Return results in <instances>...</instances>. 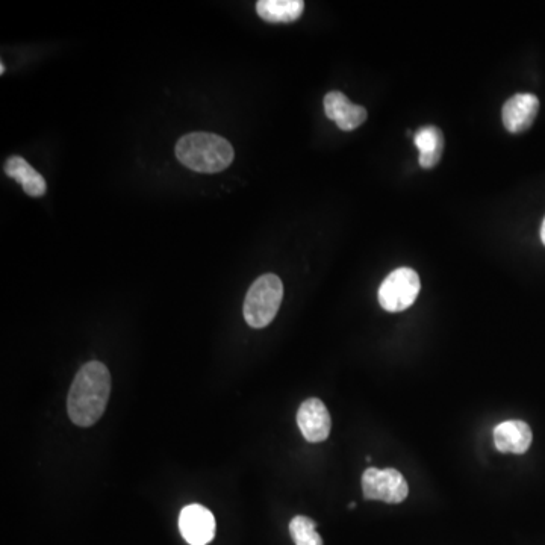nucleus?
<instances>
[{
    "mask_svg": "<svg viewBox=\"0 0 545 545\" xmlns=\"http://www.w3.org/2000/svg\"><path fill=\"white\" fill-rule=\"evenodd\" d=\"M541 241H542V244H544V246H545V218H544V222H542V226H541Z\"/></svg>",
    "mask_w": 545,
    "mask_h": 545,
    "instance_id": "2eb2a0df",
    "label": "nucleus"
},
{
    "mask_svg": "<svg viewBox=\"0 0 545 545\" xmlns=\"http://www.w3.org/2000/svg\"><path fill=\"white\" fill-rule=\"evenodd\" d=\"M284 299V284L279 276L268 273L253 282L244 300V318L249 326L262 329L275 320Z\"/></svg>",
    "mask_w": 545,
    "mask_h": 545,
    "instance_id": "7ed1b4c3",
    "label": "nucleus"
},
{
    "mask_svg": "<svg viewBox=\"0 0 545 545\" xmlns=\"http://www.w3.org/2000/svg\"><path fill=\"white\" fill-rule=\"evenodd\" d=\"M415 146L420 150V166L429 170L440 162L444 152V135L436 126L420 128L414 137Z\"/></svg>",
    "mask_w": 545,
    "mask_h": 545,
    "instance_id": "f8f14e48",
    "label": "nucleus"
},
{
    "mask_svg": "<svg viewBox=\"0 0 545 545\" xmlns=\"http://www.w3.org/2000/svg\"><path fill=\"white\" fill-rule=\"evenodd\" d=\"M111 394V374L99 361L85 364L76 374L70 388L67 411L79 427L96 424L105 412Z\"/></svg>",
    "mask_w": 545,
    "mask_h": 545,
    "instance_id": "f257e3e1",
    "label": "nucleus"
},
{
    "mask_svg": "<svg viewBox=\"0 0 545 545\" xmlns=\"http://www.w3.org/2000/svg\"><path fill=\"white\" fill-rule=\"evenodd\" d=\"M305 10L302 0H259L256 4L258 16L265 22L291 23L300 19Z\"/></svg>",
    "mask_w": 545,
    "mask_h": 545,
    "instance_id": "ddd939ff",
    "label": "nucleus"
},
{
    "mask_svg": "<svg viewBox=\"0 0 545 545\" xmlns=\"http://www.w3.org/2000/svg\"><path fill=\"white\" fill-rule=\"evenodd\" d=\"M353 508H355V503L352 502V503H350V505H349V509H353Z\"/></svg>",
    "mask_w": 545,
    "mask_h": 545,
    "instance_id": "f3484780",
    "label": "nucleus"
},
{
    "mask_svg": "<svg viewBox=\"0 0 545 545\" xmlns=\"http://www.w3.org/2000/svg\"><path fill=\"white\" fill-rule=\"evenodd\" d=\"M362 493L367 500L397 505L409 496V486L403 474L394 468L370 467L362 474Z\"/></svg>",
    "mask_w": 545,
    "mask_h": 545,
    "instance_id": "39448f33",
    "label": "nucleus"
},
{
    "mask_svg": "<svg viewBox=\"0 0 545 545\" xmlns=\"http://www.w3.org/2000/svg\"><path fill=\"white\" fill-rule=\"evenodd\" d=\"M290 535L296 545H323V539L317 532V524L303 515H297L291 520Z\"/></svg>",
    "mask_w": 545,
    "mask_h": 545,
    "instance_id": "4468645a",
    "label": "nucleus"
},
{
    "mask_svg": "<svg viewBox=\"0 0 545 545\" xmlns=\"http://www.w3.org/2000/svg\"><path fill=\"white\" fill-rule=\"evenodd\" d=\"M421 291L420 276L412 268L391 271L379 288V303L385 311L402 312L411 308Z\"/></svg>",
    "mask_w": 545,
    "mask_h": 545,
    "instance_id": "20e7f679",
    "label": "nucleus"
},
{
    "mask_svg": "<svg viewBox=\"0 0 545 545\" xmlns=\"http://www.w3.org/2000/svg\"><path fill=\"white\" fill-rule=\"evenodd\" d=\"M326 116L337 123L341 131H355L365 123L368 113L364 106L350 102L340 91H331L324 97Z\"/></svg>",
    "mask_w": 545,
    "mask_h": 545,
    "instance_id": "1a4fd4ad",
    "label": "nucleus"
},
{
    "mask_svg": "<svg viewBox=\"0 0 545 545\" xmlns=\"http://www.w3.org/2000/svg\"><path fill=\"white\" fill-rule=\"evenodd\" d=\"M5 173L19 182L28 196L41 197L46 194V181L43 176L22 156H11L5 164Z\"/></svg>",
    "mask_w": 545,
    "mask_h": 545,
    "instance_id": "9b49d317",
    "label": "nucleus"
},
{
    "mask_svg": "<svg viewBox=\"0 0 545 545\" xmlns=\"http://www.w3.org/2000/svg\"><path fill=\"white\" fill-rule=\"evenodd\" d=\"M0 73H2V75H4V73H5V66H4V64H0Z\"/></svg>",
    "mask_w": 545,
    "mask_h": 545,
    "instance_id": "dca6fc26",
    "label": "nucleus"
},
{
    "mask_svg": "<svg viewBox=\"0 0 545 545\" xmlns=\"http://www.w3.org/2000/svg\"><path fill=\"white\" fill-rule=\"evenodd\" d=\"M494 446L499 452L524 455L530 449L533 435L529 424L521 420H508L494 429Z\"/></svg>",
    "mask_w": 545,
    "mask_h": 545,
    "instance_id": "9d476101",
    "label": "nucleus"
},
{
    "mask_svg": "<svg viewBox=\"0 0 545 545\" xmlns=\"http://www.w3.org/2000/svg\"><path fill=\"white\" fill-rule=\"evenodd\" d=\"M179 530L190 545H206L215 536V518L202 505H188L179 515Z\"/></svg>",
    "mask_w": 545,
    "mask_h": 545,
    "instance_id": "423d86ee",
    "label": "nucleus"
},
{
    "mask_svg": "<svg viewBox=\"0 0 545 545\" xmlns=\"http://www.w3.org/2000/svg\"><path fill=\"white\" fill-rule=\"evenodd\" d=\"M538 111L539 99L535 94H515L503 105V125L511 134H521L533 125Z\"/></svg>",
    "mask_w": 545,
    "mask_h": 545,
    "instance_id": "6e6552de",
    "label": "nucleus"
},
{
    "mask_svg": "<svg viewBox=\"0 0 545 545\" xmlns=\"http://www.w3.org/2000/svg\"><path fill=\"white\" fill-rule=\"evenodd\" d=\"M297 424L308 443H323L331 433V414L320 399H308L297 412Z\"/></svg>",
    "mask_w": 545,
    "mask_h": 545,
    "instance_id": "0eeeda50",
    "label": "nucleus"
},
{
    "mask_svg": "<svg viewBox=\"0 0 545 545\" xmlns=\"http://www.w3.org/2000/svg\"><path fill=\"white\" fill-rule=\"evenodd\" d=\"M176 158L197 173H220L231 166L234 147L223 137L208 132L185 135L176 144Z\"/></svg>",
    "mask_w": 545,
    "mask_h": 545,
    "instance_id": "f03ea898",
    "label": "nucleus"
}]
</instances>
